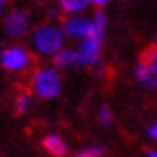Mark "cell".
Listing matches in <instances>:
<instances>
[{
  "label": "cell",
  "instance_id": "1",
  "mask_svg": "<svg viewBox=\"0 0 157 157\" xmlns=\"http://www.w3.org/2000/svg\"><path fill=\"white\" fill-rule=\"evenodd\" d=\"M31 44L38 56L54 58L59 50L65 48V35L56 23H40L31 33Z\"/></svg>",
  "mask_w": 157,
  "mask_h": 157
},
{
  "label": "cell",
  "instance_id": "2",
  "mask_svg": "<svg viewBox=\"0 0 157 157\" xmlns=\"http://www.w3.org/2000/svg\"><path fill=\"white\" fill-rule=\"evenodd\" d=\"M63 90V81H61L59 71L54 65H42L35 69L31 77V92L40 100H56L59 98Z\"/></svg>",
  "mask_w": 157,
  "mask_h": 157
},
{
  "label": "cell",
  "instance_id": "3",
  "mask_svg": "<svg viewBox=\"0 0 157 157\" xmlns=\"http://www.w3.org/2000/svg\"><path fill=\"white\" fill-rule=\"evenodd\" d=\"M33 52L23 44H12L0 52V65L8 73H23L33 65Z\"/></svg>",
  "mask_w": 157,
  "mask_h": 157
},
{
  "label": "cell",
  "instance_id": "4",
  "mask_svg": "<svg viewBox=\"0 0 157 157\" xmlns=\"http://www.w3.org/2000/svg\"><path fill=\"white\" fill-rule=\"evenodd\" d=\"M2 27L8 36L19 38L31 31V15L27 10H19V8L17 10H10L8 13H4Z\"/></svg>",
  "mask_w": 157,
  "mask_h": 157
},
{
  "label": "cell",
  "instance_id": "5",
  "mask_svg": "<svg viewBox=\"0 0 157 157\" xmlns=\"http://www.w3.org/2000/svg\"><path fill=\"white\" fill-rule=\"evenodd\" d=\"M101 44H104L101 38L90 36V35L86 38H82V40H78V44L75 46V52L78 54V58H81L82 67H96L100 63Z\"/></svg>",
  "mask_w": 157,
  "mask_h": 157
},
{
  "label": "cell",
  "instance_id": "6",
  "mask_svg": "<svg viewBox=\"0 0 157 157\" xmlns=\"http://www.w3.org/2000/svg\"><path fill=\"white\" fill-rule=\"evenodd\" d=\"M61 31H63L65 38H71V40H82V38L88 36L90 33V17L86 15H69L61 23Z\"/></svg>",
  "mask_w": 157,
  "mask_h": 157
},
{
  "label": "cell",
  "instance_id": "7",
  "mask_svg": "<svg viewBox=\"0 0 157 157\" xmlns=\"http://www.w3.org/2000/svg\"><path fill=\"white\" fill-rule=\"evenodd\" d=\"M52 63L54 67L58 69H82V63H81V58L78 54L75 52V48H63L59 50L56 56L52 58Z\"/></svg>",
  "mask_w": 157,
  "mask_h": 157
},
{
  "label": "cell",
  "instance_id": "8",
  "mask_svg": "<svg viewBox=\"0 0 157 157\" xmlns=\"http://www.w3.org/2000/svg\"><path fill=\"white\" fill-rule=\"evenodd\" d=\"M42 147L52 157H65L69 153L67 142L59 134H44L42 136Z\"/></svg>",
  "mask_w": 157,
  "mask_h": 157
},
{
  "label": "cell",
  "instance_id": "9",
  "mask_svg": "<svg viewBox=\"0 0 157 157\" xmlns=\"http://www.w3.org/2000/svg\"><path fill=\"white\" fill-rule=\"evenodd\" d=\"M134 77H136V81L144 86V88H157V75L150 69V65L146 63V61L140 59L138 61V65L134 69Z\"/></svg>",
  "mask_w": 157,
  "mask_h": 157
},
{
  "label": "cell",
  "instance_id": "10",
  "mask_svg": "<svg viewBox=\"0 0 157 157\" xmlns=\"http://www.w3.org/2000/svg\"><path fill=\"white\" fill-rule=\"evenodd\" d=\"M56 2H58V10L69 15H82L92 6L90 0H56Z\"/></svg>",
  "mask_w": 157,
  "mask_h": 157
},
{
  "label": "cell",
  "instance_id": "11",
  "mask_svg": "<svg viewBox=\"0 0 157 157\" xmlns=\"http://www.w3.org/2000/svg\"><path fill=\"white\" fill-rule=\"evenodd\" d=\"M105 29H107V15L104 10H98L94 13V17L90 19V36H96V38H105Z\"/></svg>",
  "mask_w": 157,
  "mask_h": 157
},
{
  "label": "cell",
  "instance_id": "12",
  "mask_svg": "<svg viewBox=\"0 0 157 157\" xmlns=\"http://www.w3.org/2000/svg\"><path fill=\"white\" fill-rule=\"evenodd\" d=\"M31 105H33V94L27 92V90H19L17 94H15V98H13V109H15V113L17 115H25Z\"/></svg>",
  "mask_w": 157,
  "mask_h": 157
},
{
  "label": "cell",
  "instance_id": "13",
  "mask_svg": "<svg viewBox=\"0 0 157 157\" xmlns=\"http://www.w3.org/2000/svg\"><path fill=\"white\" fill-rule=\"evenodd\" d=\"M107 155V147L101 146V144H92V146H86L82 150H78L73 157H105Z\"/></svg>",
  "mask_w": 157,
  "mask_h": 157
},
{
  "label": "cell",
  "instance_id": "14",
  "mask_svg": "<svg viewBox=\"0 0 157 157\" xmlns=\"http://www.w3.org/2000/svg\"><path fill=\"white\" fill-rule=\"evenodd\" d=\"M96 119L101 127H111L113 124V111L109 105H100L98 113H96Z\"/></svg>",
  "mask_w": 157,
  "mask_h": 157
},
{
  "label": "cell",
  "instance_id": "15",
  "mask_svg": "<svg viewBox=\"0 0 157 157\" xmlns=\"http://www.w3.org/2000/svg\"><path fill=\"white\" fill-rule=\"evenodd\" d=\"M142 61H146V63L150 65V69H151V71L157 75V44L150 46V50H147V52L144 54Z\"/></svg>",
  "mask_w": 157,
  "mask_h": 157
},
{
  "label": "cell",
  "instance_id": "16",
  "mask_svg": "<svg viewBox=\"0 0 157 157\" xmlns=\"http://www.w3.org/2000/svg\"><path fill=\"white\" fill-rule=\"evenodd\" d=\"M147 136L151 140H157V123H151L150 127H147Z\"/></svg>",
  "mask_w": 157,
  "mask_h": 157
},
{
  "label": "cell",
  "instance_id": "17",
  "mask_svg": "<svg viewBox=\"0 0 157 157\" xmlns=\"http://www.w3.org/2000/svg\"><path fill=\"white\" fill-rule=\"evenodd\" d=\"M109 2H111V0H90V4H94V6L98 8V10H101V8L107 6Z\"/></svg>",
  "mask_w": 157,
  "mask_h": 157
},
{
  "label": "cell",
  "instance_id": "18",
  "mask_svg": "<svg viewBox=\"0 0 157 157\" xmlns=\"http://www.w3.org/2000/svg\"><path fill=\"white\" fill-rule=\"evenodd\" d=\"M146 157H157V150H153V147L146 150Z\"/></svg>",
  "mask_w": 157,
  "mask_h": 157
},
{
  "label": "cell",
  "instance_id": "19",
  "mask_svg": "<svg viewBox=\"0 0 157 157\" xmlns=\"http://www.w3.org/2000/svg\"><path fill=\"white\" fill-rule=\"evenodd\" d=\"M4 10H6V0H0V17H4Z\"/></svg>",
  "mask_w": 157,
  "mask_h": 157
},
{
  "label": "cell",
  "instance_id": "20",
  "mask_svg": "<svg viewBox=\"0 0 157 157\" xmlns=\"http://www.w3.org/2000/svg\"><path fill=\"white\" fill-rule=\"evenodd\" d=\"M4 50V46H2V38H0V52H2Z\"/></svg>",
  "mask_w": 157,
  "mask_h": 157
},
{
  "label": "cell",
  "instance_id": "21",
  "mask_svg": "<svg viewBox=\"0 0 157 157\" xmlns=\"http://www.w3.org/2000/svg\"><path fill=\"white\" fill-rule=\"evenodd\" d=\"M36 2H46V0H36Z\"/></svg>",
  "mask_w": 157,
  "mask_h": 157
},
{
  "label": "cell",
  "instance_id": "22",
  "mask_svg": "<svg viewBox=\"0 0 157 157\" xmlns=\"http://www.w3.org/2000/svg\"><path fill=\"white\" fill-rule=\"evenodd\" d=\"M155 44H157V42H155Z\"/></svg>",
  "mask_w": 157,
  "mask_h": 157
}]
</instances>
